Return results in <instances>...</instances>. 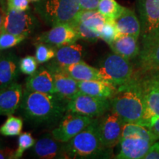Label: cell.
<instances>
[{
	"label": "cell",
	"instance_id": "obj_1",
	"mask_svg": "<svg viewBox=\"0 0 159 159\" xmlns=\"http://www.w3.org/2000/svg\"><path fill=\"white\" fill-rule=\"evenodd\" d=\"M68 100L57 94L36 92L25 89L20 108L23 116L35 125H52L66 113Z\"/></svg>",
	"mask_w": 159,
	"mask_h": 159
},
{
	"label": "cell",
	"instance_id": "obj_2",
	"mask_svg": "<svg viewBox=\"0 0 159 159\" xmlns=\"http://www.w3.org/2000/svg\"><path fill=\"white\" fill-rule=\"evenodd\" d=\"M110 102L111 111L124 124H139L144 111L142 80L134 77L127 83L119 86Z\"/></svg>",
	"mask_w": 159,
	"mask_h": 159
},
{
	"label": "cell",
	"instance_id": "obj_3",
	"mask_svg": "<svg viewBox=\"0 0 159 159\" xmlns=\"http://www.w3.org/2000/svg\"><path fill=\"white\" fill-rule=\"evenodd\" d=\"M99 119L94 118L90 125L68 142L64 143L65 158H94L105 156L106 149L101 142Z\"/></svg>",
	"mask_w": 159,
	"mask_h": 159
},
{
	"label": "cell",
	"instance_id": "obj_4",
	"mask_svg": "<svg viewBox=\"0 0 159 159\" xmlns=\"http://www.w3.org/2000/svg\"><path fill=\"white\" fill-rule=\"evenodd\" d=\"M35 11L47 25H72L81 11L79 0H39Z\"/></svg>",
	"mask_w": 159,
	"mask_h": 159
},
{
	"label": "cell",
	"instance_id": "obj_5",
	"mask_svg": "<svg viewBox=\"0 0 159 159\" xmlns=\"http://www.w3.org/2000/svg\"><path fill=\"white\" fill-rule=\"evenodd\" d=\"M99 70L103 80L116 88L134 77V68L130 61L114 52L107 55L102 60Z\"/></svg>",
	"mask_w": 159,
	"mask_h": 159
},
{
	"label": "cell",
	"instance_id": "obj_6",
	"mask_svg": "<svg viewBox=\"0 0 159 159\" xmlns=\"http://www.w3.org/2000/svg\"><path fill=\"white\" fill-rule=\"evenodd\" d=\"M142 47L159 35V0H137Z\"/></svg>",
	"mask_w": 159,
	"mask_h": 159
},
{
	"label": "cell",
	"instance_id": "obj_7",
	"mask_svg": "<svg viewBox=\"0 0 159 159\" xmlns=\"http://www.w3.org/2000/svg\"><path fill=\"white\" fill-rule=\"evenodd\" d=\"M110 108V99L99 98L80 92L68 101L66 112L96 118L105 115Z\"/></svg>",
	"mask_w": 159,
	"mask_h": 159
},
{
	"label": "cell",
	"instance_id": "obj_8",
	"mask_svg": "<svg viewBox=\"0 0 159 159\" xmlns=\"http://www.w3.org/2000/svg\"><path fill=\"white\" fill-rule=\"evenodd\" d=\"M39 21L30 11H19L6 9L3 32L27 37L36 30Z\"/></svg>",
	"mask_w": 159,
	"mask_h": 159
},
{
	"label": "cell",
	"instance_id": "obj_9",
	"mask_svg": "<svg viewBox=\"0 0 159 159\" xmlns=\"http://www.w3.org/2000/svg\"><path fill=\"white\" fill-rule=\"evenodd\" d=\"M94 119L75 113L66 112L57 128L52 131V135L59 142L66 143L90 125Z\"/></svg>",
	"mask_w": 159,
	"mask_h": 159
},
{
	"label": "cell",
	"instance_id": "obj_10",
	"mask_svg": "<svg viewBox=\"0 0 159 159\" xmlns=\"http://www.w3.org/2000/svg\"><path fill=\"white\" fill-rule=\"evenodd\" d=\"M142 83L144 111L139 124L143 125L152 117L159 116V75H150Z\"/></svg>",
	"mask_w": 159,
	"mask_h": 159
},
{
	"label": "cell",
	"instance_id": "obj_11",
	"mask_svg": "<svg viewBox=\"0 0 159 159\" xmlns=\"http://www.w3.org/2000/svg\"><path fill=\"white\" fill-rule=\"evenodd\" d=\"M124 123L116 114L108 113L99 121V131L101 142L105 148L110 150L121 139Z\"/></svg>",
	"mask_w": 159,
	"mask_h": 159
},
{
	"label": "cell",
	"instance_id": "obj_12",
	"mask_svg": "<svg viewBox=\"0 0 159 159\" xmlns=\"http://www.w3.org/2000/svg\"><path fill=\"white\" fill-rule=\"evenodd\" d=\"M78 39V34L72 26L69 24H61L53 26L48 31L43 32L37 37L36 40L38 42L48 43L58 48L76 43Z\"/></svg>",
	"mask_w": 159,
	"mask_h": 159
},
{
	"label": "cell",
	"instance_id": "obj_13",
	"mask_svg": "<svg viewBox=\"0 0 159 159\" xmlns=\"http://www.w3.org/2000/svg\"><path fill=\"white\" fill-rule=\"evenodd\" d=\"M154 142L137 136L122 137L119 141V159H144Z\"/></svg>",
	"mask_w": 159,
	"mask_h": 159
},
{
	"label": "cell",
	"instance_id": "obj_14",
	"mask_svg": "<svg viewBox=\"0 0 159 159\" xmlns=\"http://www.w3.org/2000/svg\"><path fill=\"white\" fill-rule=\"evenodd\" d=\"M47 68L52 75L55 91L57 95L69 101L80 93L78 81L69 76L62 69L52 63H49Z\"/></svg>",
	"mask_w": 159,
	"mask_h": 159
},
{
	"label": "cell",
	"instance_id": "obj_15",
	"mask_svg": "<svg viewBox=\"0 0 159 159\" xmlns=\"http://www.w3.org/2000/svg\"><path fill=\"white\" fill-rule=\"evenodd\" d=\"M63 145L64 143L57 141L52 135L46 134L35 142L31 152L37 158H65Z\"/></svg>",
	"mask_w": 159,
	"mask_h": 159
},
{
	"label": "cell",
	"instance_id": "obj_16",
	"mask_svg": "<svg viewBox=\"0 0 159 159\" xmlns=\"http://www.w3.org/2000/svg\"><path fill=\"white\" fill-rule=\"evenodd\" d=\"M22 86L15 82L0 89V116H11L20 108L23 97Z\"/></svg>",
	"mask_w": 159,
	"mask_h": 159
},
{
	"label": "cell",
	"instance_id": "obj_17",
	"mask_svg": "<svg viewBox=\"0 0 159 159\" xmlns=\"http://www.w3.org/2000/svg\"><path fill=\"white\" fill-rule=\"evenodd\" d=\"M140 70L150 75L159 73V35L143 47L139 55Z\"/></svg>",
	"mask_w": 159,
	"mask_h": 159
},
{
	"label": "cell",
	"instance_id": "obj_18",
	"mask_svg": "<svg viewBox=\"0 0 159 159\" xmlns=\"http://www.w3.org/2000/svg\"><path fill=\"white\" fill-rule=\"evenodd\" d=\"M25 89L36 92L56 94L53 76L47 66L37 69L26 79Z\"/></svg>",
	"mask_w": 159,
	"mask_h": 159
},
{
	"label": "cell",
	"instance_id": "obj_19",
	"mask_svg": "<svg viewBox=\"0 0 159 159\" xmlns=\"http://www.w3.org/2000/svg\"><path fill=\"white\" fill-rule=\"evenodd\" d=\"M19 61L14 53H5L0 59V89L16 82L19 75Z\"/></svg>",
	"mask_w": 159,
	"mask_h": 159
},
{
	"label": "cell",
	"instance_id": "obj_20",
	"mask_svg": "<svg viewBox=\"0 0 159 159\" xmlns=\"http://www.w3.org/2000/svg\"><path fill=\"white\" fill-rule=\"evenodd\" d=\"M80 92L99 98L111 99L115 94L117 88L105 80L78 81Z\"/></svg>",
	"mask_w": 159,
	"mask_h": 159
},
{
	"label": "cell",
	"instance_id": "obj_21",
	"mask_svg": "<svg viewBox=\"0 0 159 159\" xmlns=\"http://www.w3.org/2000/svg\"><path fill=\"white\" fill-rule=\"evenodd\" d=\"M83 49L81 45L74 43L64 45L56 49V54L52 63L60 68L76 63L82 61Z\"/></svg>",
	"mask_w": 159,
	"mask_h": 159
},
{
	"label": "cell",
	"instance_id": "obj_22",
	"mask_svg": "<svg viewBox=\"0 0 159 159\" xmlns=\"http://www.w3.org/2000/svg\"><path fill=\"white\" fill-rule=\"evenodd\" d=\"M119 35H128L139 39L141 35V22L134 11L126 8L122 13L114 20Z\"/></svg>",
	"mask_w": 159,
	"mask_h": 159
},
{
	"label": "cell",
	"instance_id": "obj_23",
	"mask_svg": "<svg viewBox=\"0 0 159 159\" xmlns=\"http://www.w3.org/2000/svg\"><path fill=\"white\" fill-rule=\"evenodd\" d=\"M109 46L113 52L129 61L139 56L140 52L138 39L132 35H119Z\"/></svg>",
	"mask_w": 159,
	"mask_h": 159
},
{
	"label": "cell",
	"instance_id": "obj_24",
	"mask_svg": "<svg viewBox=\"0 0 159 159\" xmlns=\"http://www.w3.org/2000/svg\"><path fill=\"white\" fill-rule=\"evenodd\" d=\"M61 69L77 81L103 80L99 69L91 66L82 61Z\"/></svg>",
	"mask_w": 159,
	"mask_h": 159
},
{
	"label": "cell",
	"instance_id": "obj_25",
	"mask_svg": "<svg viewBox=\"0 0 159 159\" xmlns=\"http://www.w3.org/2000/svg\"><path fill=\"white\" fill-rule=\"evenodd\" d=\"M106 21V18L103 16L97 10H94V11L81 10L75 21H80L89 28L93 30L99 34Z\"/></svg>",
	"mask_w": 159,
	"mask_h": 159
},
{
	"label": "cell",
	"instance_id": "obj_26",
	"mask_svg": "<svg viewBox=\"0 0 159 159\" xmlns=\"http://www.w3.org/2000/svg\"><path fill=\"white\" fill-rule=\"evenodd\" d=\"M137 136L148 139L151 142H155L158 140V137L152 133L148 128L139 123H125L123 125L122 137Z\"/></svg>",
	"mask_w": 159,
	"mask_h": 159
},
{
	"label": "cell",
	"instance_id": "obj_27",
	"mask_svg": "<svg viewBox=\"0 0 159 159\" xmlns=\"http://www.w3.org/2000/svg\"><path fill=\"white\" fill-rule=\"evenodd\" d=\"M125 7L120 5L116 0H100L97 11L107 20H116L122 13Z\"/></svg>",
	"mask_w": 159,
	"mask_h": 159
},
{
	"label": "cell",
	"instance_id": "obj_28",
	"mask_svg": "<svg viewBox=\"0 0 159 159\" xmlns=\"http://www.w3.org/2000/svg\"><path fill=\"white\" fill-rule=\"evenodd\" d=\"M23 128V120L20 117L8 116L5 122L0 127V134L5 136L20 135Z\"/></svg>",
	"mask_w": 159,
	"mask_h": 159
},
{
	"label": "cell",
	"instance_id": "obj_29",
	"mask_svg": "<svg viewBox=\"0 0 159 159\" xmlns=\"http://www.w3.org/2000/svg\"><path fill=\"white\" fill-rule=\"evenodd\" d=\"M56 47L48 43L39 42L35 43V59L38 63H44L53 59L56 54Z\"/></svg>",
	"mask_w": 159,
	"mask_h": 159
},
{
	"label": "cell",
	"instance_id": "obj_30",
	"mask_svg": "<svg viewBox=\"0 0 159 159\" xmlns=\"http://www.w3.org/2000/svg\"><path fill=\"white\" fill-rule=\"evenodd\" d=\"M35 140L32 136L30 133H22L19 135V140H18V148L13 152V159L21 158L22 157L24 152L29 148H32L35 144Z\"/></svg>",
	"mask_w": 159,
	"mask_h": 159
},
{
	"label": "cell",
	"instance_id": "obj_31",
	"mask_svg": "<svg viewBox=\"0 0 159 159\" xmlns=\"http://www.w3.org/2000/svg\"><path fill=\"white\" fill-rule=\"evenodd\" d=\"M99 39H102L109 45L119 35L115 21L107 20L99 33Z\"/></svg>",
	"mask_w": 159,
	"mask_h": 159
},
{
	"label": "cell",
	"instance_id": "obj_32",
	"mask_svg": "<svg viewBox=\"0 0 159 159\" xmlns=\"http://www.w3.org/2000/svg\"><path fill=\"white\" fill-rule=\"evenodd\" d=\"M71 26L77 31L79 39L92 43L96 42L99 39V35L97 32L89 28L88 27L83 25L80 21H75L74 24L71 25Z\"/></svg>",
	"mask_w": 159,
	"mask_h": 159
},
{
	"label": "cell",
	"instance_id": "obj_33",
	"mask_svg": "<svg viewBox=\"0 0 159 159\" xmlns=\"http://www.w3.org/2000/svg\"><path fill=\"white\" fill-rule=\"evenodd\" d=\"M26 38L25 35H14L3 32L0 34V49L5 50L12 48L22 42Z\"/></svg>",
	"mask_w": 159,
	"mask_h": 159
},
{
	"label": "cell",
	"instance_id": "obj_34",
	"mask_svg": "<svg viewBox=\"0 0 159 159\" xmlns=\"http://www.w3.org/2000/svg\"><path fill=\"white\" fill-rule=\"evenodd\" d=\"M38 69V62L35 57L27 55L19 61V69L24 75L34 74Z\"/></svg>",
	"mask_w": 159,
	"mask_h": 159
},
{
	"label": "cell",
	"instance_id": "obj_35",
	"mask_svg": "<svg viewBox=\"0 0 159 159\" xmlns=\"http://www.w3.org/2000/svg\"><path fill=\"white\" fill-rule=\"evenodd\" d=\"M30 0H7L6 9L14 10L19 11H25L30 10Z\"/></svg>",
	"mask_w": 159,
	"mask_h": 159
},
{
	"label": "cell",
	"instance_id": "obj_36",
	"mask_svg": "<svg viewBox=\"0 0 159 159\" xmlns=\"http://www.w3.org/2000/svg\"><path fill=\"white\" fill-rule=\"evenodd\" d=\"M142 125L148 128L159 139V116L152 117L147 121L146 122H144Z\"/></svg>",
	"mask_w": 159,
	"mask_h": 159
},
{
	"label": "cell",
	"instance_id": "obj_37",
	"mask_svg": "<svg viewBox=\"0 0 159 159\" xmlns=\"http://www.w3.org/2000/svg\"><path fill=\"white\" fill-rule=\"evenodd\" d=\"M100 0H79L82 11H94L97 10Z\"/></svg>",
	"mask_w": 159,
	"mask_h": 159
},
{
	"label": "cell",
	"instance_id": "obj_38",
	"mask_svg": "<svg viewBox=\"0 0 159 159\" xmlns=\"http://www.w3.org/2000/svg\"><path fill=\"white\" fill-rule=\"evenodd\" d=\"M144 159H159V141L151 145Z\"/></svg>",
	"mask_w": 159,
	"mask_h": 159
},
{
	"label": "cell",
	"instance_id": "obj_39",
	"mask_svg": "<svg viewBox=\"0 0 159 159\" xmlns=\"http://www.w3.org/2000/svg\"><path fill=\"white\" fill-rule=\"evenodd\" d=\"M13 151L8 149H0V159H5V158H13Z\"/></svg>",
	"mask_w": 159,
	"mask_h": 159
},
{
	"label": "cell",
	"instance_id": "obj_40",
	"mask_svg": "<svg viewBox=\"0 0 159 159\" xmlns=\"http://www.w3.org/2000/svg\"><path fill=\"white\" fill-rule=\"evenodd\" d=\"M6 14V8L4 7H0V34L2 33L4 21H5V18Z\"/></svg>",
	"mask_w": 159,
	"mask_h": 159
},
{
	"label": "cell",
	"instance_id": "obj_41",
	"mask_svg": "<svg viewBox=\"0 0 159 159\" xmlns=\"http://www.w3.org/2000/svg\"><path fill=\"white\" fill-rule=\"evenodd\" d=\"M6 2H7V0H0V7L6 8Z\"/></svg>",
	"mask_w": 159,
	"mask_h": 159
},
{
	"label": "cell",
	"instance_id": "obj_42",
	"mask_svg": "<svg viewBox=\"0 0 159 159\" xmlns=\"http://www.w3.org/2000/svg\"><path fill=\"white\" fill-rule=\"evenodd\" d=\"M4 54H5V52H4L3 50H1V49H0V59H1V57L3 56Z\"/></svg>",
	"mask_w": 159,
	"mask_h": 159
},
{
	"label": "cell",
	"instance_id": "obj_43",
	"mask_svg": "<svg viewBox=\"0 0 159 159\" xmlns=\"http://www.w3.org/2000/svg\"><path fill=\"white\" fill-rule=\"evenodd\" d=\"M30 1H32V2H36L39 1V0H30Z\"/></svg>",
	"mask_w": 159,
	"mask_h": 159
},
{
	"label": "cell",
	"instance_id": "obj_44",
	"mask_svg": "<svg viewBox=\"0 0 159 159\" xmlns=\"http://www.w3.org/2000/svg\"><path fill=\"white\" fill-rule=\"evenodd\" d=\"M1 148H2V144H0V149H1Z\"/></svg>",
	"mask_w": 159,
	"mask_h": 159
},
{
	"label": "cell",
	"instance_id": "obj_45",
	"mask_svg": "<svg viewBox=\"0 0 159 159\" xmlns=\"http://www.w3.org/2000/svg\"><path fill=\"white\" fill-rule=\"evenodd\" d=\"M153 75H154V74H153ZM158 75H159V73H158Z\"/></svg>",
	"mask_w": 159,
	"mask_h": 159
}]
</instances>
